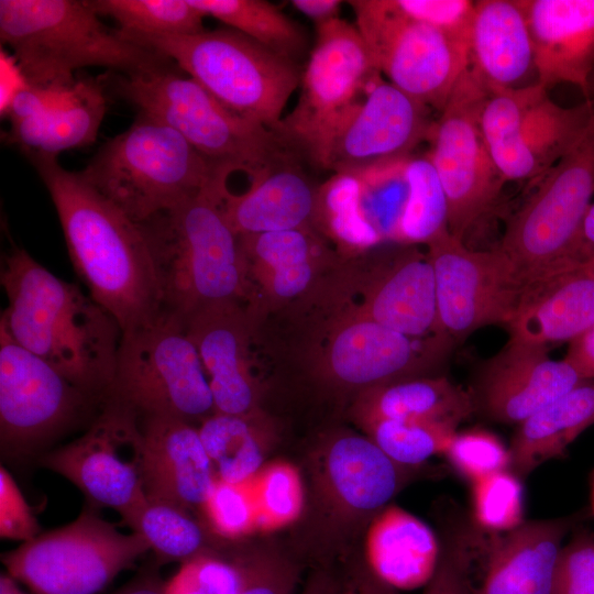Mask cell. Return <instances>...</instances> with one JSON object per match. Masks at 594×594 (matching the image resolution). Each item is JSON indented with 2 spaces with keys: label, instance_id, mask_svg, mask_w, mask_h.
Segmentation results:
<instances>
[{
  "label": "cell",
  "instance_id": "cell-38",
  "mask_svg": "<svg viewBox=\"0 0 594 594\" xmlns=\"http://www.w3.org/2000/svg\"><path fill=\"white\" fill-rule=\"evenodd\" d=\"M407 198L394 239L427 245L448 229V204L439 177L428 157L405 164Z\"/></svg>",
  "mask_w": 594,
  "mask_h": 594
},
{
  "label": "cell",
  "instance_id": "cell-4",
  "mask_svg": "<svg viewBox=\"0 0 594 594\" xmlns=\"http://www.w3.org/2000/svg\"><path fill=\"white\" fill-rule=\"evenodd\" d=\"M0 40L29 85H73L84 67L129 76L172 63L106 26L88 1L0 0Z\"/></svg>",
  "mask_w": 594,
  "mask_h": 594
},
{
  "label": "cell",
  "instance_id": "cell-59",
  "mask_svg": "<svg viewBox=\"0 0 594 594\" xmlns=\"http://www.w3.org/2000/svg\"><path fill=\"white\" fill-rule=\"evenodd\" d=\"M591 505H592V510L594 513V473L591 480Z\"/></svg>",
  "mask_w": 594,
  "mask_h": 594
},
{
  "label": "cell",
  "instance_id": "cell-23",
  "mask_svg": "<svg viewBox=\"0 0 594 594\" xmlns=\"http://www.w3.org/2000/svg\"><path fill=\"white\" fill-rule=\"evenodd\" d=\"M140 421L146 498L188 513L201 510L217 477L197 426L167 416L140 417Z\"/></svg>",
  "mask_w": 594,
  "mask_h": 594
},
{
  "label": "cell",
  "instance_id": "cell-9",
  "mask_svg": "<svg viewBox=\"0 0 594 594\" xmlns=\"http://www.w3.org/2000/svg\"><path fill=\"white\" fill-rule=\"evenodd\" d=\"M537 180L498 248L522 283L582 262L581 229L594 195V114L578 143Z\"/></svg>",
  "mask_w": 594,
  "mask_h": 594
},
{
  "label": "cell",
  "instance_id": "cell-27",
  "mask_svg": "<svg viewBox=\"0 0 594 594\" xmlns=\"http://www.w3.org/2000/svg\"><path fill=\"white\" fill-rule=\"evenodd\" d=\"M573 517L524 521L487 550L475 594H551L556 562Z\"/></svg>",
  "mask_w": 594,
  "mask_h": 594
},
{
  "label": "cell",
  "instance_id": "cell-22",
  "mask_svg": "<svg viewBox=\"0 0 594 594\" xmlns=\"http://www.w3.org/2000/svg\"><path fill=\"white\" fill-rule=\"evenodd\" d=\"M594 324V270L570 262L524 282L509 322L512 341L549 348L571 342Z\"/></svg>",
  "mask_w": 594,
  "mask_h": 594
},
{
  "label": "cell",
  "instance_id": "cell-34",
  "mask_svg": "<svg viewBox=\"0 0 594 594\" xmlns=\"http://www.w3.org/2000/svg\"><path fill=\"white\" fill-rule=\"evenodd\" d=\"M594 425V381H586L518 425L509 446L510 471L519 479L565 455L568 447Z\"/></svg>",
  "mask_w": 594,
  "mask_h": 594
},
{
  "label": "cell",
  "instance_id": "cell-18",
  "mask_svg": "<svg viewBox=\"0 0 594 594\" xmlns=\"http://www.w3.org/2000/svg\"><path fill=\"white\" fill-rule=\"evenodd\" d=\"M329 327L317 360L321 380L346 392L425 376L448 352L446 334L411 338L350 309Z\"/></svg>",
  "mask_w": 594,
  "mask_h": 594
},
{
  "label": "cell",
  "instance_id": "cell-54",
  "mask_svg": "<svg viewBox=\"0 0 594 594\" xmlns=\"http://www.w3.org/2000/svg\"><path fill=\"white\" fill-rule=\"evenodd\" d=\"M164 582L157 568L152 564L111 594H164Z\"/></svg>",
  "mask_w": 594,
  "mask_h": 594
},
{
  "label": "cell",
  "instance_id": "cell-13",
  "mask_svg": "<svg viewBox=\"0 0 594 594\" xmlns=\"http://www.w3.org/2000/svg\"><path fill=\"white\" fill-rule=\"evenodd\" d=\"M101 405L0 326L2 454L32 455Z\"/></svg>",
  "mask_w": 594,
  "mask_h": 594
},
{
  "label": "cell",
  "instance_id": "cell-48",
  "mask_svg": "<svg viewBox=\"0 0 594 594\" xmlns=\"http://www.w3.org/2000/svg\"><path fill=\"white\" fill-rule=\"evenodd\" d=\"M444 455L457 473L471 482L510 469L509 449L485 429L457 432Z\"/></svg>",
  "mask_w": 594,
  "mask_h": 594
},
{
  "label": "cell",
  "instance_id": "cell-5",
  "mask_svg": "<svg viewBox=\"0 0 594 594\" xmlns=\"http://www.w3.org/2000/svg\"><path fill=\"white\" fill-rule=\"evenodd\" d=\"M172 64L114 81L117 91L140 111L178 132L213 165L245 173L252 180L294 160L278 133L228 108Z\"/></svg>",
  "mask_w": 594,
  "mask_h": 594
},
{
  "label": "cell",
  "instance_id": "cell-28",
  "mask_svg": "<svg viewBox=\"0 0 594 594\" xmlns=\"http://www.w3.org/2000/svg\"><path fill=\"white\" fill-rule=\"evenodd\" d=\"M441 544L431 528L407 510L387 505L369 522V573L395 591L425 587L439 564Z\"/></svg>",
  "mask_w": 594,
  "mask_h": 594
},
{
  "label": "cell",
  "instance_id": "cell-52",
  "mask_svg": "<svg viewBox=\"0 0 594 594\" xmlns=\"http://www.w3.org/2000/svg\"><path fill=\"white\" fill-rule=\"evenodd\" d=\"M564 359L588 381H594V324L569 343Z\"/></svg>",
  "mask_w": 594,
  "mask_h": 594
},
{
  "label": "cell",
  "instance_id": "cell-25",
  "mask_svg": "<svg viewBox=\"0 0 594 594\" xmlns=\"http://www.w3.org/2000/svg\"><path fill=\"white\" fill-rule=\"evenodd\" d=\"M361 287L360 304L346 309L411 338L444 334L427 252L416 248L400 251L374 266Z\"/></svg>",
  "mask_w": 594,
  "mask_h": 594
},
{
  "label": "cell",
  "instance_id": "cell-3",
  "mask_svg": "<svg viewBox=\"0 0 594 594\" xmlns=\"http://www.w3.org/2000/svg\"><path fill=\"white\" fill-rule=\"evenodd\" d=\"M227 184L222 178L139 223L153 257L163 309L183 319L220 302H251L240 235L222 208Z\"/></svg>",
  "mask_w": 594,
  "mask_h": 594
},
{
  "label": "cell",
  "instance_id": "cell-21",
  "mask_svg": "<svg viewBox=\"0 0 594 594\" xmlns=\"http://www.w3.org/2000/svg\"><path fill=\"white\" fill-rule=\"evenodd\" d=\"M321 448L318 485L331 509L346 520L372 519L411 474V468L394 462L367 436L342 431Z\"/></svg>",
  "mask_w": 594,
  "mask_h": 594
},
{
  "label": "cell",
  "instance_id": "cell-19",
  "mask_svg": "<svg viewBox=\"0 0 594 594\" xmlns=\"http://www.w3.org/2000/svg\"><path fill=\"white\" fill-rule=\"evenodd\" d=\"M256 316L248 301H227L184 319L209 382L215 413L265 416L252 350Z\"/></svg>",
  "mask_w": 594,
  "mask_h": 594
},
{
  "label": "cell",
  "instance_id": "cell-10",
  "mask_svg": "<svg viewBox=\"0 0 594 594\" xmlns=\"http://www.w3.org/2000/svg\"><path fill=\"white\" fill-rule=\"evenodd\" d=\"M150 550L141 535L124 534L85 508L72 522L22 542L1 560L7 573L34 594H98Z\"/></svg>",
  "mask_w": 594,
  "mask_h": 594
},
{
  "label": "cell",
  "instance_id": "cell-30",
  "mask_svg": "<svg viewBox=\"0 0 594 594\" xmlns=\"http://www.w3.org/2000/svg\"><path fill=\"white\" fill-rule=\"evenodd\" d=\"M318 191L293 161L252 180L242 194L228 189L222 208L238 235L312 229Z\"/></svg>",
  "mask_w": 594,
  "mask_h": 594
},
{
  "label": "cell",
  "instance_id": "cell-50",
  "mask_svg": "<svg viewBox=\"0 0 594 594\" xmlns=\"http://www.w3.org/2000/svg\"><path fill=\"white\" fill-rule=\"evenodd\" d=\"M407 16L440 30L469 46L474 14L471 0H393Z\"/></svg>",
  "mask_w": 594,
  "mask_h": 594
},
{
  "label": "cell",
  "instance_id": "cell-42",
  "mask_svg": "<svg viewBox=\"0 0 594 594\" xmlns=\"http://www.w3.org/2000/svg\"><path fill=\"white\" fill-rule=\"evenodd\" d=\"M257 512V531L268 532L295 522L305 506V490L298 469L285 461L264 464L246 481Z\"/></svg>",
  "mask_w": 594,
  "mask_h": 594
},
{
  "label": "cell",
  "instance_id": "cell-45",
  "mask_svg": "<svg viewBox=\"0 0 594 594\" xmlns=\"http://www.w3.org/2000/svg\"><path fill=\"white\" fill-rule=\"evenodd\" d=\"M201 512L209 529L220 538L238 540L257 531V512L248 482L216 479Z\"/></svg>",
  "mask_w": 594,
  "mask_h": 594
},
{
  "label": "cell",
  "instance_id": "cell-36",
  "mask_svg": "<svg viewBox=\"0 0 594 594\" xmlns=\"http://www.w3.org/2000/svg\"><path fill=\"white\" fill-rule=\"evenodd\" d=\"M212 16L274 53L295 61L305 48L302 31L278 7L264 0H188Z\"/></svg>",
  "mask_w": 594,
  "mask_h": 594
},
{
  "label": "cell",
  "instance_id": "cell-32",
  "mask_svg": "<svg viewBox=\"0 0 594 594\" xmlns=\"http://www.w3.org/2000/svg\"><path fill=\"white\" fill-rule=\"evenodd\" d=\"M474 410L471 393L447 377L417 376L360 392L351 413L363 428L380 420H435L458 426Z\"/></svg>",
  "mask_w": 594,
  "mask_h": 594
},
{
  "label": "cell",
  "instance_id": "cell-39",
  "mask_svg": "<svg viewBox=\"0 0 594 594\" xmlns=\"http://www.w3.org/2000/svg\"><path fill=\"white\" fill-rule=\"evenodd\" d=\"M98 15L112 18L125 34L193 35L206 18L188 0H87Z\"/></svg>",
  "mask_w": 594,
  "mask_h": 594
},
{
  "label": "cell",
  "instance_id": "cell-33",
  "mask_svg": "<svg viewBox=\"0 0 594 594\" xmlns=\"http://www.w3.org/2000/svg\"><path fill=\"white\" fill-rule=\"evenodd\" d=\"M593 114L594 101L561 107L542 90L516 128L509 180L540 178L578 143Z\"/></svg>",
  "mask_w": 594,
  "mask_h": 594
},
{
  "label": "cell",
  "instance_id": "cell-8",
  "mask_svg": "<svg viewBox=\"0 0 594 594\" xmlns=\"http://www.w3.org/2000/svg\"><path fill=\"white\" fill-rule=\"evenodd\" d=\"M103 400L140 417L167 416L194 425L215 414L204 365L182 317L163 310L151 323L122 334Z\"/></svg>",
  "mask_w": 594,
  "mask_h": 594
},
{
  "label": "cell",
  "instance_id": "cell-11",
  "mask_svg": "<svg viewBox=\"0 0 594 594\" xmlns=\"http://www.w3.org/2000/svg\"><path fill=\"white\" fill-rule=\"evenodd\" d=\"M376 70L439 112L469 66V46L399 11L393 0L348 1Z\"/></svg>",
  "mask_w": 594,
  "mask_h": 594
},
{
  "label": "cell",
  "instance_id": "cell-47",
  "mask_svg": "<svg viewBox=\"0 0 594 594\" xmlns=\"http://www.w3.org/2000/svg\"><path fill=\"white\" fill-rule=\"evenodd\" d=\"M241 584L237 594H298L299 564L275 550L251 549L237 552Z\"/></svg>",
  "mask_w": 594,
  "mask_h": 594
},
{
  "label": "cell",
  "instance_id": "cell-7",
  "mask_svg": "<svg viewBox=\"0 0 594 594\" xmlns=\"http://www.w3.org/2000/svg\"><path fill=\"white\" fill-rule=\"evenodd\" d=\"M120 34L170 59L228 108L279 133L286 103L300 85L295 61L232 29L193 35Z\"/></svg>",
  "mask_w": 594,
  "mask_h": 594
},
{
  "label": "cell",
  "instance_id": "cell-51",
  "mask_svg": "<svg viewBox=\"0 0 594 594\" xmlns=\"http://www.w3.org/2000/svg\"><path fill=\"white\" fill-rule=\"evenodd\" d=\"M40 535V525L16 485L2 465L0 468V536L2 539L29 541Z\"/></svg>",
  "mask_w": 594,
  "mask_h": 594
},
{
  "label": "cell",
  "instance_id": "cell-15",
  "mask_svg": "<svg viewBox=\"0 0 594 594\" xmlns=\"http://www.w3.org/2000/svg\"><path fill=\"white\" fill-rule=\"evenodd\" d=\"M377 73L355 25L341 18L317 25L298 103L282 120L279 134L314 160L326 135Z\"/></svg>",
  "mask_w": 594,
  "mask_h": 594
},
{
  "label": "cell",
  "instance_id": "cell-56",
  "mask_svg": "<svg viewBox=\"0 0 594 594\" xmlns=\"http://www.w3.org/2000/svg\"><path fill=\"white\" fill-rule=\"evenodd\" d=\"M342 594H398L375 580L369 572H364L360 578L349 585L344 584Z\"/></svg>",
  "mask_w": 594,
  "mask_h": 594
},
{
  "label": "cell",
  "instance_id": "cell-14",
  "mask_svg": "<svg viewBox=\"0 0 594 594\" xmlns=\"http://www.w3.org/2000/svg\"><path fill=\"white\" fill-rule=\"evenodd\" d=\"M142 460L140 416L103 400L80 437L45 452L38 462L72 482L92 504L110 507L123 519L146 501Z\"/></svg>",
  "mask_w": 594,
  "mask_h": 594
},
{
  "label": "cell",
  "instance_id": "cell-49",
  "mask_svg": "<svg viewBox=\"0 0 594 594\" xmlns=\"http://www.w3.org/2000/svg\"><path fill=\"white\" fill-rule=\"evenodd\" d=\"M551 594H594V535L580 531L562 546Z\"/></svg>",
  "mask_w": 594,
  "mask_h": 594
},
{
  "label": "cell",
  "instance_id": "cell-16",
  "mask_svg": "<svg viewBox=\"0 0 594 594\" xmlns=\"http://www.w3.org/2000/svg\"><path fill=\"white\" fill-rule=\"evenodd\" d=\"M426 246L446 336L463 340L483 327L509 322L524 283L502 250H471L449 231Z\"/></svg>",
  "mask_w": 594,
  "mask_h": 594
},
{
  "label": "cell",
  "instance_id": "cell-1",
  "mask_svg": "<svg viewBox=\"0 0 594 594\" xmlns=\"http://www.w3.org/2000/svg\"><path fill=\"white\" fill-rule=\"evenodd\" d=\"M55 206L68 255L89 296L109 311L122 332L163 312L161 289L141 226L57 157H34Z\"/></svg>",
  "mask_w": 594,
  "mask_h": 594
},
{
  "label": "cell",
  "instance_id": "cell-55",
  "mask_svg": "<svg viewBox=\"0 0 594 594\" xmlns=\"http://www.w3.org/2000/svg\"><path fill=\"white\" fill-rule=\"evenodd\" d=\"M344 583L327 571L312 574L298 594H342Z\"/></svg>",
  "mask_w": 594,
  "mask_h": 594
},
{
  "label": "cell",
  "instance_id": "cell-35",
  "mask_svg": "<svg viewBox=\"0 0 594 594\" xmlns=\"http://www.w3.org/2000/svg\"><path fill=\"white\" fill-rule=\"evenodd\" d=\"M198 432L218 480L242 483L265 464L268 421L215 413L198 426Z\"/></svg>",
  "mask_w": 594,
  "mask_h": 594
},
{
  "label": "cell",
  "instance_id": "cell-2",
  "mask_svg": "<svg viewBox=\"0 0 594 594\" xmlns=\"http://www.w3.org/2000/svg\"><path fill=\"white\" fill-rule=\"evenodd\" d=\"M0 283L8 299L0 326L102 404L123 334L116 318L18 245L4 254Z\"/></svg>",
  "mask_w": 594,
  "mask_h": 594
},
{
  "label": "cell",
  "instance_id": "cell-58",
  "mask_svg": "<svg viewBox=\"0 0 594 594\" xmlns=\"http://www.w3.org/2000/svg\"><path fill=\"white\" fill-rule=\"evenodd\" d=\"M587 101H593L594 100V70L590 77V80H588V88H587Z\"/></svg>",
  "mask_w": 594,
  "mask_h": 594
},
{
  "label": "cell",
  "instance_id": "cell-24",
  "mask_svg": "<svg viewBox=\"0 0 594 594\" xmlns=\"http://www.w3.org/2000/svg\"><path fill=\"white\" fill-rule=\"evenodd\" d=\"M531 37L537 84L576 86L587 99L594 70V0H517Z\"/></svg>",
  "mask_w": 594,
  "mask_h": 594
},
{
  "label": "cell",
  "instance_id": "cell-17",
  "mask_svg": "<svg viewBox=\"0 0 594 594\" xmlns=\"http://www.w3.org/2000/svg\"><path fill=\"white\" fill-rule=\"evenodd\" d=\"M378 75L370 80L364 100L353 103L326 135L315 163L337 174H361L404 161L429 138L430 108Z\"/></svg>",
  "mask_w": 594,
  "mask_h": 594
},
{
  "label": "cell",
  "instance_id": "cell-41",
  "mask_svg": "<svg viewBox=\"0 0 594 594\" xmlns=\"http://www.w3.org/2000/svg\"><path fill=\"white\" fill-rule=\"evenodd\" d=\"M457 427L435 420H380L362 429L394 462L414 468L436 454H444Z\"/></svg>",
  "mask_w": 594,
  "mask_h": 594
},
{
  "label": "cell",
  "instance_id": "cell-20",
  "mask_svg": "<svg viewBox=\"0 0 594 594\" xmlns=\"http://www.w3.org/2000/svg\"><path fill=\"white\" fill-rule=\"evenodd\" d=\"M586 381L565 359L552 360L547 348L508 340L481 366L471 395L488 418L519 425Z\"/></svg>",
  "mask_w": 594,
  "mask_h": 594
},
{
  "label": "cell",
  "instance_id": "cell-6",
  "mask_svg": "<svg viewBox=\"0 0 594 594\" xmlns=\"http://www.w3.org/2000/svg\"><path fill=\"white\" fill-rule=\"evenodd\" d=\"M79 173L136 223L231 175L174 129L142 111L127 130L103 143Z\"/></svg>",
  "mask_w": 594,
  "mask_h": 594
},
{
  "label": "cell",
  "instance_id": "cell-40",
  "mask_svg": "<svg viewBox=\"0 0 594 594\" xmlns=\"http://www.w3.org/2000/svg\"><path fill=\"white\" fill-rule=\"evenodd\" d=\"M331 180L318 191L314 223H319L348 254H356L381 242L362 213L358 177L337 174Z\"/></svg>",
  "mask_w": 594,
  "mask_h": 594
},
{
  "label": "cell",
  "instance_id": "cell-29",
  "mask_svg": "<svg viewBox=\"0 0 594 594\" xmlns=\"http://www.w3.org/2000/svg\"><path fill=\"white\" fill-rule=\"evenodd\" d=\"M468 68L488 94L519 88L535 70L531 37L517 0L474 1Z\"/></svg>",
  "mask_w": 594,
  "mask_h": 594
},
{
  "label": "cell",
  "instance_id": "cell-31",
  "mask_svg": "<svg viewBox=\"0 0 594 594\" xmlns=\"http://www.w3.org/2000/svg\"><path fill=\"white\" fill-rule=\"evenodd\" d=\"M106 112L103 80H77L72 91L45 112L10 121L8 139L29 157H57L95 142Z\"/></svg>",
  "mask_w": 594,
  "mask_h": 594
},
{
  "label": "cell",
  "instance_id": "cell-44",
  "mask_svg": "<svg viewBox=\"0 0 594 594\" xmlns=\"http://www.w3.org/2000/svg\"><path fill=\"white\" fill-rule=\"evenodd\" d=\"M481 537L466 522L454 519L446 528L436 573L424 594H475L471 581L474 560L482 548Z\"/></svg>",
  "mask_w": 594,
  "mask_h": 594
},
{
  "label": "cell",
  "instance_id": "cell-57",
  "mask_svg": "<svg viewBox=\"0 0 594 594\" xmlns=\"http://www.w3.org/2000/svg\"><path fill=\"white\" fill-rule=\"evenodd\" d=\"M0 594H25L19 586V582L10 574L1 573L0 575Z\"/></svg>",
  "mask_w": 594,
  "mask_h": 594
},
{
  "label": "cell",
  "instance_id": "cell-37",
  "mask_svg": "<svg viewBox=\"0 0 594 594\" xmlns=\"http://www.w3.org/2000/svg\"><path fill=\"white\" fill-rule=\"evenodd\" d=\"M122 520L145 539L158 563H182L209 551L202 526L190 513L176 506L146 498Z\"/></svg>",
  "mask_w": 594,
  "mask_h": 594
},
{
  "label": "cell",
  "instance_id": "cell-46",
  "mask_svg": "<svg viewBox=\"0 0 594 594\" xmlns=\"http://www.w3.org/2000/svg\"><path fill=\"white\" fill-rule=\"evenodd\" d=\"M240 584L235 556L227 559L206 551L180 563L164 582V594H237Z\"/></svg>",
  "mask_w": 594,
  "mask_h": 594
},
{
  "label": "cell",
  "instance_id": "cell-53",
  "mask_svg": "<svg viewBox=\"0 0 594 594\" xmlns=\"http://www.w3.org/2000/svg\"><path fill=\"white\" fill-rule=\"evenodd\" d=\"M290 3L316 25L339 19L342 6L339 0H293Z\"/></svg>",
  "mask_w": 594,
  "mask_h": 594
},
{
  "label": "cell",
  "instance_id": "cell-12",
  "mask_svg": "<svg viewBox=\"0 0 594 594\" xmlns=\"http://www.w3.org/2000/svg\"><path fill=\"white\" fill-rule=\"evenodd\" d=\"M488 95L466 68L429 135L432 147L427 157L447 198L448 229L460 240L491 208L505 183L481 128Z\"/></svg>",
  "mask_w": 594,
  "mask_h": 594
},
{
  "label": "cell",
  "instance_id": "cell-43",
  "mask_svg": "<svg viewBox=\"0 0 594 594\" xmlns=\"http://www.w3.org/2000/svg\"><path fill=\"white\" fill-rule=\"evenodd\" d=\"M520 479L510 470L498 471L472 482V513L477 527L508 532L522 521L524 497Z\"/></svg>",
  "mask_w": 594,
  "mask_h": 594
},
{
  "label": "cell",
  "instance_id": "cell-26",
  "mask_svg": "<svg viewBox=\"0 0 594 594\" xmlns=\"http://www.w3.org/2000/svg\"><path fill=\"white\" fill-rule=\"evenodd\" d=\"M251 290V305H275L308 292L322 267V242L314 229H294L240 235Z\"/></svg>",
  "mask_w": 594,
  "mask_h": 594
}]
</instances>
